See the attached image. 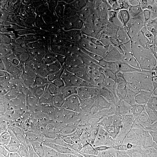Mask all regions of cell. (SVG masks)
<instances>
[{"label": "cell", "mask_w": 157, "mask_h": 157, "mask_svg": "<svg viewBox=\"0 0 157 157\" xmlns=\"http://www.w3.org/2000/svg\"><path fill=\"white\" fill-rule=\"evenodd\" d=\"M67 113L74 106L82 105L100 98V90L93 85H74L51 90Z\"/></svg>", "instance_id": "1"}, {"label": "cell", "mask_w": 157, "mask_h": 157, "mask_svg": "<svg viewBox=\"0 0 157 157\" xmlns=\"http://www.w3.org/2000/svg\"><path fill=\"white\" fill-rule=\"evenodd\" d=\"M121 24L120 9L117 3H111L109 10L90 20L87 29L92 36L105 41L114 34Z\"/></svg>", "instance_id": "2"}, {"label": "cell", "mask_w": 157, "mask_h": 157, "mask_svg": "<svg viewBox=\"0 0 157 157\" xmlns=\"http://www.w3.org/2000/svg\"><path fill=\"white\" fill-rule=\"evenodd\" d=\"M88 63L94 69L113 76L118 61L111 53L105 40L92 36L89 43Z\"/></svg>", "instance_id": "3"}, {"label": "cell", "mask_w": 157, "mask_h": 157, "mask_svg": "<svg viewBox=\"0 0 157 157\" xmlns=\"http://www.w3.org/2000/svg\"><path fill=\"white\" fill-rule=\"evenodd\" d=\"M91 38L71 39L61 45L58 48L61 60L74 68L89 67L88 50Z\"/></svg>", "instance_id": "4"}, {"label": "cell", "mask_w": 157, "mask_h": 157, "mask_svg": "<svg viewBox=\"0 0 157 157\" xmlns=\"http://www.w3.org/2000/svg\"><path fill=\"white\" fill-rule=\"evenodd\" d=\"M109 106L108 103L102 98L74 106L68 113V117L74 120L85 124L103 122L108 119Z\"/></svg>", "instance_id": "5"}, {"label": "cell", "mask_w": 157, "mask_h": 157, "mask_svg": "<svg viewBox=\"0 0 157 157\" xmlns=\"http://www.w3.org/2000/svg\"><path fill=\"white\" fill-rule=\"evenodd\" d=\"M121 25L114 34L105 40L110 52L117 61L132 58L138 52V47L135 46L133 40L135 37L129 34Z\"/></svg>", "instance_id": "6"}, {"label": "cell", "mask_w": 157, "mask_h": 157, "mask_svg": "<svg viewBox=\"0 0 157 157\" xmlns=\"http://www.w3.org/2000/svg\"><path fill=\"white\" fill-rule=\"evenodd\" d=\"M31 127L22 122L13 111L1 109L0 135L1 140L16 141L31 132Z\"/></svg>", "instance_id": "7"}, {"label": "cell", "mask_w": 157, "mask_h": 157, "mask_svg": "<svg viewBox=\"0 0 157 157\" xmlns=\"http://www.w3.org/2000/svg\"><path fill=\"white\" fill-rule=\"evenodd\" d=\"M0 95L1 109L19 111L29 105V98L22 93L16 84H8L1 82Z\"/></svg>", "instance_id": "8"}, {"label": "cell", "mask_w": 157, "mask_h": 157, "mask_svg": "<svg viewBox=\"0 0 157 157\" xmlns=\"http://www.w3.org/2000/svg\"><path fill=\"white\" fill-rule=\"evenodd\" d=\"M76 74H82L87 77L90 85H93L98 90L113 91L123 84L122 80L112 75L94 69L91 67L75 68Z\"/></svg>", "instance_id": "9"}, {"label": "cell", "mask_w": 157, "mask_h": 157, "mask_svg": "<svg viewBox=\"0 0 157 157\" xmlns=\"http://www.w3.org/2000/svg\"><path fill=\"white\" fill-rule=\"evenodd\" d=\"M121 13V22L129 34L134 36L137 32V27L143 11L145 5L141 2H125L119 5Z\"/></svg>", "instance_id": "10"}, {"label": "cell", "mask_w": 157, "mask_h": 157, "mask_svg": "<svg viewBox=\"0 0 157 157\" xmlns=\"http://www.w3.org/2000/svg\"><path fill=\"white\" fill-rule=\"evenodd\" d=\"M39 81L49 90H55L74 85H89L87 77L79 74H58L38 76Z\"/></svg>", "instance_id": "11"}, {"label": "cell", "mask_w": 157, "mask_h": 157, "mask_svg": "<svg viewBox=\"0 0 157 157\" xmlns=\"http://www.w3.org/2000/svg\"><path fill=\"white\" fill-rule=\"evenodd\" d=\"M140 152L141 148L137 141L119 133L115 135L108 150L109 157H135Z\"/></svg>", "instance_id": "12"}, {"label": "cell", "mask_w": 157, "mask_h": 157, "mask_svg": "<svg viewBox=\"0 0 157 157\" xmlns=\"http://www.w3.org/2000/svg\"><path fill=\"white\" fill-rule=\"evenodd\" d=\"M138 29L144 39L157 41V4H146L138 22Z\"/></svg>", "instance_id": "13"}, {"label": "cell", "mask_w": 157, "mask_h": 157, "mask_svg": "<svg viewBox=\"0 0 157 157\" xmlns=\"http://www.w3.org/2000/svg\"><path fill=\"white\" fill-rule=\"evenodd\" d=\"M76 140L68 129L64 128L52 133L49 137V146L53 155L63 157L75 146Z\"/></svg>", "instance_id": "14"}, {"label": "cell", "mask_w": 157, "mask_h": 157, "mask_svg": "<svg viewBox=\"0 0 157 157\" xmlns=\"http://www.w3.org/2000/svg\"><path fill=\"white\" fill-rule=\"evenodd\" d=\"M1 82L8 84H18L36 78V74L29 70L28 66H13L1 63Z\"/></svg>", "instance_id": "15"}, {"label": "cell", "mask_w": 157, "mask_h": 157, "mask_svg": "<svg viewBox=\"0 0 157 157\" xmlns=\"http://www.w3.org/2000/svg\"><path fill=\"white\" fill-rule=\"evenodd\" d=\"M144 73V63L141 60L133 57L128 60L118 61L113 76L123 79H140Z\"/></svg>", "instance_id": "16"}, {"label": "cell", "mask_w": 157, "mask_h": 157, "mask_svg": "<svg viewBox=\"0 0 157 157\" xmlns=\"http://www.w3.org/2000/svg\"><path fill=\"white\" fill-rule=\"evenodd\" d=\"M29 105L38 112L50 113L54 115L58 111L63 109L60 102L53 93H50L48 95L39 98H29Z\"/></svg>", "instance_id": "17"}, {"label": "cell", "mask_w": 157, "mask_h": 157, "mask_svg": "<svg viewBox=\"0 0 157 157\" xmlns=\"http://www.w3.org/2000/svg\"><path fill=\"white\" fill-rule=\"evenodd\" d=\"M35 112H36V119L32 128L50 134L66 128L64 123L55 117L53 115L50 113L38 112L36 111Z\"/></svg>", "instance_id": "18"}, {"label": "cell", "mask_w": 157, "mask_h": 157, "mask_svg": "<svg viewBox=\"0 0 157 157\" xmlns=\"http://www.w3.org/2000/svg\"><path fill=\"white\" fill-rule=\"evenodd\" d=\"M22 93L30 98H39L48 95L50 93L42 82L39 81L38 76L34 79H30L21 83L16 84Z\"/></svg>", "instance_id": "19"}, {"label": "cell", "mask_w": 157, "mask_h": 157, "mask_svg": "<svg viewBox=\"0 0 157 157\" xmlns=\"http://www.w3.org/2000/svg\"><path fill=\"white\" fill-rule=\"evenodd\" d=\"M1 50L30 56L29 46L21 42L18 35L14 34H4L3 36L2 35Z\"/></svg>", "instance_id": "20"}, {"label": "cell", "mask_w": 157, "mask_h": 157, "mask_svg": "<svg viewBox=\"0 0 157 157\" xmlns=\"http://www.w3.org/2000/svg\"><path fill=\"white\" fill-rule=\"evenodd\" d=\"M1 63L13 66H28L30 64L39 63L43 61L28 55L1 50Z\"/></svg>", "instance_id": "21"}, {"label": "cell", "mask_w": 157, "mask_h": 157, "mask_svg": "<svg viewBox=\"0 0 157 157\" xmlns=\"http://www.w3.org/2000/svg\"><path fill=\"white\" fill-rule=\"evenodd\" d=\"M82 4V2L61 0V1H56L55 2V6L57 10L60 11L61 13L75 14L81 9Z\"/></svg>", "instance_id": "22"}, {"label": "cell", "mask_w": 157, "mask_h": 157, "mask_svg": "<svg viewBox=\"0 0 157 157\" xmlns=\"http://www.w3.org/2000/svg\"><path fill=\"white\" fill-rule=\"evenodd\" d=\"M49 34H50V36L52 38H54L56 40H61V42L63 43V36L65 32L63 27L61 21H60V16L58 17H56V18H52L50 21V24H49Z\"/></svg>", "instance_id": "23"}, {"label": "cell", "mask_w": 157, "mask_h": 157, "mask_svg": "<svg viewBox=\"0 0 157 157\" xmlns=\"http://www.w3.org/2000/svg\"><path fill=\"white\" fill-rule=\"evenodd\" d=\"M141 148L145 150L148 156L157 157V140L150 137L141 136L137 141Z\"/></svg>", "instance_id": "24"}, {"label": "cell", "mask_w": 157, "mask_h": 157, "mask_svg": "<svg viewBox=\"0 0 157 157\" xmlns=\"http://www.w3.org/2000/svg\"><path fill=\"white\" fill-rule=\"evenodd\" d=\"M1 147L7 152L9 157H29L18 148L14 141H2Z\"/></svg>", "instance_id": "25"}, {"label": "cell", "mask_w": 157, "mask_h": 157, "mask_svg": "<svg viewBox=\"0 0 157 157\" xmlns=\"http://www.w3.org/2000/svg\"><path fill=\"white\" fill-rule=\"evenodd\" d=\"M0 157H9L8 155H7V152L4 150L3 148L1 147V150H0Z\"/></svg>", "instance_id": "26"}, {"label": "cell", "mask_w": 157, "mask_h": 157, "mask_svg": "<svg viewBox=\"0 0 157 157\" xmlns=\"http://www.w3.org/2000/svg\"><path fill=\"white\" fill-rule=\"evenodd\" d=\"M135 157H147V156H146V154H145V153L140 152V154H138L137 155V156H135Z\"/></svg>", "instance_id": "27"}]
</instances>
